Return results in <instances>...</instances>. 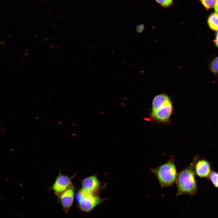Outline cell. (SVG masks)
I'll return each instance as SVG.
<instances>
[{"label":"cell","instance_id":"cell-1","mask_svg":"<svg viewBox=\"0 0 218 218\" xmlns=\"http://www.w3.org/2000/svg\"><path fill=\"white\" fill-rule=\"evenodd\" d=\"M198 157H195L190 165L177 173L175 183L177 187L176 196L184 194L193 196L197 191L194 167Z\"/></svg>","mask_w":218,"mask_h":218},{"label":"cell","instance_id":"cell-2","mask_svg":"<svg viewBox=\"0 0 218 218\" xmlns=\"http://www.w3.org/2000/svg\"><path fill=\"white\" fill-rule=\"evenodd\" d=\"M150 170L156 176L161 188L171 186L175 181L177 174L173 158L158 167Z\"/></svg>","mask_w":218,"mask_h":218},{"label":"cell","instance_id":"cell-3","mask_svg":"<svg viewBox=\"0 0 218 218\" xmlns=\"http://www.w3.org/2000/svg\"><path fill=\"white\" fill-rule=\"evenodd\" d=\"M172 110L171 102L166 94H159L154 98L151 113L154 119L159 121H167L171 114Z\"/></svg>","mask_w":218,"mask_h":218},{"label":"cell","instance_id":"cell-4","mask_svg":"<svg viewBox=\"0 0 218 218\" xmlns=\"http://www.w3.org/2000/svg\"><path fill=\"white\" fill-rule=\"evenodd\" d=\"M76 198L80 209L85 212L91 211L101 201L99 197L95 195L94 193L87 191L83 189L78 192Z\"/></svg>","mask_w":218,"mask_h":218},{"label":"cell","instance_id":"cell-5","mask_svg":"<svg viewBox=\"0 0 218 218\" xmlns=\"http://www.w3.org/2000/svg\"><path fill=\"white\" fill-rule=\"evenodd\" d=\"M71 184L70 178L66 176L61 174L56 179L52 186V189L56 193L61 194L68 188Z\"/></svg>","mask_w":218,"mask_h":218},{"label":"cell","instance_id":"cell-6","mask_svg":"<svg viewBox=\"0 0 218 218\" xmlns=\"http://www.w3.org/2000/svg\"><path fill=\"white\" fill-rule=\"evenodd\" d=\"M60 197L61 203L65 211L69 210L73 203L74 191L72 188L69 187L61 194Z\"/></svg>","mask_w":218,"mask_h":218},{"label":"cell","instance_id":"cell-7","mask_svg":"<svg viewBox=\"0 0 218 218\" xmlns=\"http://www.w3.org/2000/svg\"><path fill=\"white\" fill-rule=\"evenodd\" d=\"M194 169L196 174L201 178L208 177L211 172L209 163L204 159L200 160L197 161Z\"/></svg>","mask_w":218,"mask_h":218},{"label":"cell","instance_id":"cell-8","mask_svg":"<svg viewBox=\"0 0 218 218\" xmlns=\"http://www.w3.org/2000/svg\"><path fill=\"white\" fill-rule=\"evenodd\" d=\"M83 189L85 190L94 193L98 190L99 181L95 176H91L84 179L82 181Z\"/></svg>","mask_w":218,"mask_h":218},{"label":"cell","instance_id":"cell-9","mask_svg":"<svg viewBox=\"0 0 218 218\" xmlns=\"http://www.w3.org/2000/svg\"><path fill=\"white\" fill-rule=\"evenodd\" d=\"M208 23L211 29L218 31V13L214 12L211 14L208 18Z\"/></svg>","mask_w":218,"mask_h":218},{"label":"cell","instance_id":"cell-10","mask_svg":"<svg viewBox=\"0 0 218 218\" xmlns=\"http://www.w3.org/2000/svg\"><path fill=\"white\" fill-rule=\"evenodd\" d=\"M209 178L214 186L218 188V173L214 171L211 172Z\"/></svg>","mask_w":218,"mask_h":218},{"label":"cell","instance_id":"cell-11","mask_svg":"<svg viewBox=\"0 0 218 218\" xmlns=\"http://www.w3.org/2000/svg\"><path fill=\"white\" fill-rule=\"evenodd\" d=\"M210 68L211 71L215 74L218 73V56L212 61Z\"/></svg>","mask_w":218,"mask_h":218},{"label":"cell","instance_id":"cell-12","mask_svg":"<svg viewBox=\"0 0 218 218\" xmlns=\"http://www.w3.org/2000/svg\"><path fill=\"white\" fill-rule=\"evenodd\" d=\"M203 5L207 9L214 7L217 0H200Z\"/></svg>","mask_w":218,"mask_h":218},{"label":"cell","instance_id":"cell-13","mask_svg":"<svg viewBox=\"0 0 218 218\" xmlns=\"http://www.w3.org/2000/svg\"><path fill=\"white\" fill-rule=\"evenodd\" d=\"M157 2L164 6H167L171 4L173 0H155Z\"/></svg>","mask_w":218,"mask_h":218},{"label":"cell","instance_id":"cell-14","mask_svg":"<svg viewBox=\"0 0 218 218\" xmlns=\"http://www.w3.org/2000/svg\"><path fill=\"white\" fill-rule=\"evenodd\" d=\"M145 26L144 24H140L136 27V30L138 33L141 32L144 29Z\"/></svg>","mask_w":218,"mask_h":218},{"label":"cell","instance_id":"cell-15","mask_svg":"<svg viewBox=\"0 0 218 218\" xmlns=\"http://www.w3.org/2000/svg\"><path fill=\"white\" fill-rule=\"evenodd\" d=\"M213 41L216 46L218 48V31L216 33L215 38Z\"/></svg>","mask_w":218,"mask_h":218},{"label":"cell","instance_id":"cell-16","mask_svg":"<svg viewBox=\"0 0 218 218\" xmlns=\"http://www.w3.org/2000/svg\"><path fill=\"white\" fill-rule=\"evenodd\" d=\"M214 9L216 12L218 13V0H217L214 6Z\"/></svg>","mask_w":218,"mask_h":218},{"label":"cell","instance_id":"cell-17","mask_svg":"<svg viewBox=\"0 0 218 218\" xmlns=\"http://www.w3.org/2000/svg\"><path fill=\"white\" fill-rule=\"evenodd\" d=\"M122 104L123 105H124V103H122Z\"/></svg>","mask_w":218,"mask_h":218},{"label":"cell","instance_id":"cell-18","mask_svg":"<svg viewBox=\"0 0 218 218\" xmlns=\"http://www.w3.org/2000/svg\"><path fill=\"white\" fill-rule=\"evenodd\" d=\"M126 100L127 98L126 97L124 98Z\"/></svg>","mask_w":218,"mask_h":218},{"label":"cell","instance_id":"cell-19","mask_svg":"<svg viewBox=\"0 0 218 218\" xmlns=\"http://www.w3.org/2000/svg\"><path fill=\"white\" fill-rule=\"evenodd\" d=\"M101 114H102L103 112H102V111H101Z\"/></svg>","mask_w":218,"mask_h":218}]
</instances>
